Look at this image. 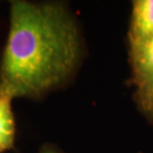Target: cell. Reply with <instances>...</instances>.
Instances as JSON below:
<instances>
[{
  "mask_svg": "<svg viewBox=\"0 0 153 153\" xmlns=\"http://www.w3.org/2000/svg\"><path fill=\"white\" fill-rule=\"evenodd\" d=\"M153 36V0H135L131 6L128 43H136Z\"/></svg>",
  "mask_w": 153,
  "mask_h": 153,
  "instance_id": "cell-3",
  "label": "cell"
},
{
  "mask_svg": "<svg viewBox=\"0 0 153 153\" xmlns=\"http://www.w3.org/2000/svg\"><path fill=\"white\" fill-rule=\"evenodd\" d=\"M9 16L0 94L35 99L66 84L83 56L81 31L67 6L14 0Z\"/></svg>",
  "mask_w": 153,
  "mask_h": 153,
  "instance_id": "cell-1",
  "label": "cell"
},
{
  "mask_svg": "<svg viewBox=\"0 0 153 153\" xmlns=\"http://www.w3.org/2000/svg\"><path fill=\"white\" fill-rule=\"evenodd\" d=\"M13 99L0 94V153L14 148L15 119L11 108Z\"/></svg>",
  "mask_w": 153,
  "mask_h": 153,
  "instance_id": "cell-4",
  "label": "cell"
},
{
  "mask_svg": "<svg viewBox=\"0 0 153 153\" xmlns=\"http://www.w3.org/2000/svg\"><path fill=\"white\" fill-rule=\"evenodd\" d=\"M131 79L137 104L153 95V36L129 44Z\"/></svg>",
  "mask_w": 153,
  "mask_h": 153,
  "instance_id": "cell-2",
  "label": "cell"
},
{
  "mask_svg": "<svg viewBox=\"0 0 153 153\" xmlns=\"http://www.w3.org/2000/svg\"><path fill=\"white\" fill-rule=\"evenodd\" d=\"M138 107L141 108L143 114L148 117L149 120H151L153 123V95L150 99H148L146 101L138 104Z\"/></svg>",
  "mask_w": 153,
  "mask_h": 153,
  "instance_id": "cell-5",
  "label": "cell"
},
{
  "mask_svg": "<svg viewBox=\"0 0 153 153\" xmlns=\"http://www.w3.org/2000/svg\"><path fill=\"white\" fill-rule=\"evenodd\" d=\"M39 153H60L57 149H55L51 145H44L43 148L40 150Z\"/></svg>",
  "mask_w": 153,
  "mask_h": 153,
  "instance_id": "cell-6",
  "label": "cell"
}]
</instances>
